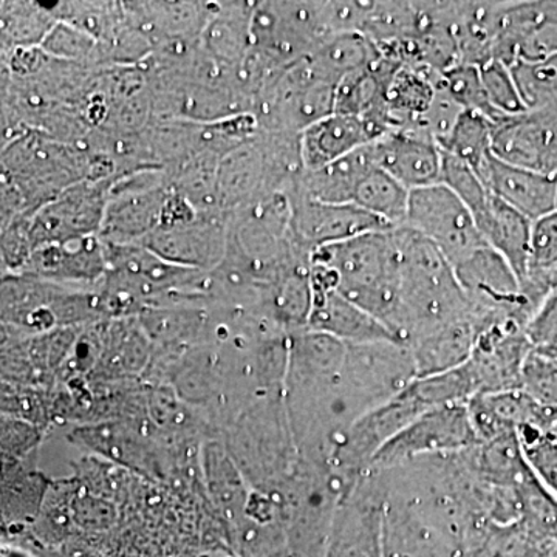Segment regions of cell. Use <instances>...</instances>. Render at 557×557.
Returning <instances> with one entry per match:
<instances>
[{
	"instance_id": "cell-6",
	"label": "cell",
	"mask_w": 557,
	"mask_h": 557,
	"mask_svg": "<svg viewBox=\"0 0 557 557\" xmlns=\"http://www.w3.org/2000/svg\"><path fill=\"white\" fill-rule=\"evenodd\" d=\"M493 156L511 166L557 175V113L527 110L493 123Z\"/></svg>"
},
{
	"instance_id": "cell-25",
	"label": "cell",
	"mask_w": 557,
	"mask_h": 557,
	"mask_svg": "<svg viewBox=\"0 0 557 557\" xmlns=\"http://www.w3.org/2000/svg\"><path fill=\"white\" fill-rule=\"evenodd\" d=\"M440 183L453 190L458 199L463 201L471 215L483 207L491 194L474 170H471L463 161L454 159L445 152H443Z\"/></svg>"
},
{
	"instance_id": "cell-19",
	"label": "cell",
	"mask_w": 557,
	"mask_h": 557,
	"mask_svg": "<svg viewBox=\"0 0 557 557\" xmlns=\"http://www.w3.org/2000/svg\"><path fill=\"white\" fill-rule=\"evenodd\" d=\"M493 123L471 110H461L448 135L437 143L442 152L463 161L482 178L487 161L493 157L491 148Z\"/></svg>"
},
{
	"instance_id": "cell-9",
	"label": "cell",
	"mask_w": 557,
	"mask_h": 557,
	"mask_svg": "<svg viewBox=\"0 0 557 557\" xmlns=\"http://www.w3.org/2000/svg\"><path fill=\"white\" fill-rule=\"evenodd\" d=\"M383 557H465V549L420 509L384 496Z\"/></svg>"
},
{
	"instance_id": "cell-5",
	"label": "cell",
	"mask_w": 557,
	"mask_h": 557,
	"mask_svg": "<svg viewBox=\"0 0 557 557\" xmlns=\"http://www.w3.org/2000/svg\"><path fill=\"white\" fill-rule=\"evenodd\" d=\"M330 530L325 557H383L384 486L379 472L368 471L343 497Z\"/></svg>"
},
{
	"instance_id": "cell-21",
	"label": "cell",
	"mask_w": 557,
	"mask_h": 557,
	"mask_svg": "<svg viewBox=\"0 0 557 557\" xmlns=\"http://www.w3.org/2000/svg\"><path fill=\"white\" fill-rule=\"evenodd\" d=\"M527 110L557 113V54L547 60L509 65Z\"/></svg>"
},
{
	"instance_id": "cell-14",
	"label": "cell",
	"mask_w": 557,
	"mask_h": 557,
	"mask_svg": "<svg viewBox=\"0 0 557 557\" xmlns=\"http://www.w3.org/2000/svg\"><path fill=\"white\" fill-rule=\"evenodd\" d=\"M482 319L472 309L468 317L448 322L409 344L417 379L460 368L471 357Z\"/></svg>"
},
{
	"instance_id": "cell-26",
	"label": "cell",
	"mask_w": 557,
	"mask_h": 557,
	"mask_svg": "<svg viewBox=\"0 0 557 557\" xmlns=\"http://www.w3.org/2000/svg\"><path fill=\"white\" fill-rule=\"evenodd\" d=\"M527 338L539 355L557 359V292L548 295L527 324Z\"/></svg>"
},
{
	"instance_id": "cell-27",
	"label": "cell",
	"mask_w": 557,
	"mask_h": 557,
	"mask_svg": "<svg viewBox=\"0 0 557 557\" xmlns=\"http://www.w3.org/2000/svg\"><path fill=\"white\" fill-rule=\"evenodd\" d=\"M553 429H555V432H556V435H557V421H556L555 428H553Z\"/></svg>"
},
{
	"instance_id": "cell-10",
	"label": "cell",
	"mask_w": 557,
	"mask_h": 557,
	"mask_svg": "<svg viewBox=\"0 0 557 557\" xmlns=\"http://www.w3.org/2000/svg\"><path fill=\"white\" fill-rule=\"evenodd\" d=\"M369 148L375 166L409 190L440 183L443 152L429 135L410 129L395 131Z\"/></svg>"
},
{
	"instance_id": "cell-17",
	"label": "cell",
	"mask_w": 557,
	"mask_h": 557,
	"mask_svg": "<svg viewBox=\"0 0 557 557\" xmlns=\"http://www.w3.org/2000/svg\"><path fill=\"white\" fill-rule=\"evenodd\" d=\"M520 292L531 309L557 292V212L537 219L531 226L530 256Z\"/></svg>"
},
{
	"instance_id": "cell-1",
	"label": "cell",
	"mask_w": 557,
	"mask_h": 557,
	"mask_svg": "<svg viewBox=\"0 0 557 557\" xmlns=\"http://www.w3.org/2000/svg\"><path fill=\"white\" fill-rule=\"evenodd\" d=\"M399 252V304L394 333L399 344L472 313L448 259L406 226L394 228Z\"/></svg>"
},
{
	"instance_id": "cell-12",
	"label": "cell",
	"mask_w": 557,
	"mask_h": 557,
	"mask_svg": "<svg viewBox=\"0 0 557 557\" xmlns=\"http://www.w3.org/2000/svg\"><path fill=\"white\" fill-rule=\"evenodd\" d=\"M482 182L493 196L531 222L555 212L557 175L511 166L493 156L483 171Z\"/></svg>"
},
{
	"instance_id": "cell-18",
	"label": "cell",
	"mask_w": 557,
	"mask_h": 557,
	"mask_svg": "<svg viewBox=\"0 0 557 557\" xmlns=\"http://www.w3.org/2000/svg\"><path fill=\"white\" fill-rule=\"evenodd\" d=\"M381 58L375 44L358 32L336 33L306 57L319 79L338 86L344 76L375 64Z\"/></svg>"
},
{
	"instance_id": "cell-24",
	"label": "cell",
	"mask_w": 557,
	"mask_h": 557,
	"mask_svg": "<svg viewBox=\"0 0 557 557\" xmlns=\"http://www.w3.org/2000/svg\"><path fill=\"white\" fill-rule=\"evenodd\" d=\"M479 70L486 100L498 120L527 112L511 69L505 62L491 60L480 65Z\"/></svg>"
},
{
	"instance_id": "cell-16",
	"label": "cell",
	"mask_w": 557,
	"mask_h": 557,
	"mask_svg": "<svg viewBox=\"0 0 557 557\" xmlns=\"http://www.w3.org/2000/svg\"><path fill=\"white\" fill-rule=\"evenodd\" d=\"M369 146L314 171H302L298 196L319 203H354L359 183L373 170Z\"/></svg>"
},
{
	"instance_id": "cell-2",
	"label": "cell",
	"mask_w": 557,
	"mask_h": 557,
	"mask_svg": "<svg viewBox=\"0 0 557 557\" xmlns=\"http://www.w3.org/2000/svg\"><path fill=\"white\" fill-rule=\"evenodd\" d=\"M310 262L332 270L336 292L392 332L399 304V252L394 230L313 249Z\"/></svg>"
},
{
	"instance_id": "cell-7",
	"label": "cell",
	"mask_w": 557,
	"mask_h": 557,
	"mask_svg": "<svg viewBox=\"0 0 557 557\" xmlns=\"http://www.w3.org/2000/svg\"><path fill=\"white\" fill-rule=\"evenodd\" d=\"M391 124L381 110L362 116L332 113L299 132L302 171H314L343 159L391 134Z\"/></svg>"
},
{
	"instance_id": "cell-23",
	"label": "cell",
	"mask_w": 557,
	"mask_h": 557,
	"mask_svg": "<svg viewBox=\"0 0 557 557\" xmlns=\"http://www.w3.org/2000/svg\"><path fill=\"white\" fill-rule=\"evenodd\" d=\"M438 87L461 110H471V112L479 113V115L490 120L491 123L498 121L496 113L486 100L478 65L460 62V64L446 70V72L440 73Z\"/></svg>"
},
{
	"instance_id": "cell-22",
	"label": "cell",
	"mask_w": 557,
	"mask_h": 557,
	"mask_svg": "<svg viewBox=\"0 0 557 557\" xmlns=\"http://www.w3.org/2000/svg\"><path fill=\"white\" fill-rule=\"evenodd\" d=\"M518 438L528 469L557 500V435L555 429L520 428Z\"/></svg>"
},
{
	"instance_id": "cell-20",
	"label": "cell",
	"mask_w": 557,
	"mask_h": 557,
	"mask_svg": "<svg viewBox=\"0 0 557 557\" xmlns=\"http://www.w3.org/2000/svg\"><path fill=\"white\" fill-rule=\"evenodd\" d=\"M410 190L387 172L373 168L359 183L354 205L380 219L391 228L405 225Z\"/></svg>"
},
{
	"instance_id": "cell-28",
	"label": "cell",
	"mask_w": 557,
	"mask_h": 557,
	"mask_svg": "<svg viewBox=\"0 0 557 557\" xmlns=\"http://www.w3.org/2000/svg\"><path fill=\"white\" fill-rule=\"evenodd\" d=\"M555 211L557 212V193H556V209Z\"/></svg>"
},
{
	"instance_id": "cell-4",
	"label": "cell",
	"mask_w": 557,
	"mask_h": 557,
	"mask_svg": "<svg viewBox=\"0 0 557 557\" xmlns=\"http://www.w3.org/2000/svg\"><path fill=\"white\" fill-rule=\"evenodd\" d=\"M403 226L431 242L453 267L486 245L463 201L442 183L410 190Z\"/></svg>"
},
{
	"instance_id": "cell-11",
	"label": "cell",
	"mask_w": 557,
	"mask_h": 557,
	"mask_svg": "<svg viewBox=\"0 0 557 557\" xmlns=\"http://www.w3.org/2000/svg\"><path fill=\"white\" fill-rule=\"evenodd\" d=\"M311 288V307L307 329L333 336L344 344L398 343L391 330L368 311L339 295L336 289ZM399 344V343H398Z\"/></svg>"
},
{
	"instance_id": "cell-13",
	"label": "cell",
	"mask_w": 557,
	"mask_h": 557,
	"mask_svg": "<svg viewBox=\"0 0 557 557\" xmlns=\"http://www.w3.org/2000/svg\"><path fill=\"white\" fill-rule=\"evenodd\" d=\"M223 226L214 220L185 223L172 228L157 230L146 237V247L159 258L186 267V269H205L218 263L225 251Z\"/></svg>"
},
{
	"instance_id": "cell-15",
	"label": "cell",
	"mask_w": 557,
	"mask_h": 557,
	"mask_svg": "<svg viewBox=\"0 0 557 557\" xmlns=\"http://www.w3.org/2000/svg\"><path fill=\"white\" fill-rule=\"evenodd\" d=\"M472 219L483 242L507 260L520 284L527 273L533 222L493 194L472 214Z\"/></svg>"
},
{
	"instance_id": "cell-3",
	"label": "cell",
	"mask_w": 557,
	"mask_h": 557,
	"mask_svg": "<svg viewBox=\"0 0 557 557\" xmlns=\"http://www.w3.org/2000/svg\"><path fill=\"white\" fill-rule=\"evenodd\" d=\"M478 445L467 403L438 406L416 418L381 446L368 471H383L417 458L463 453Z\"/></svg>"
},
{
	"instance_id": "cell-8",
	"label": "cell",
	"mask_w": 557,
	"mask_h": 557,
	"mask_svg": "<svg viewBox=\"0 0 557 557\" xmlns=\"http://www.w3.org/2000/svg\"><path fill=\"white\" fill-rule=\"evenodd\" d=\"M289 205L293 236L310 255L313 249L355 239L362 234L394 230L354 203H319L296 194Z\"/></svg>"
}]
</instances>
